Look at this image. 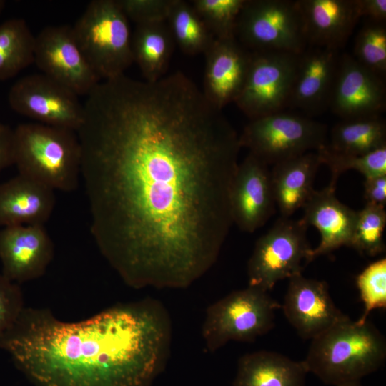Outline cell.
<instances>
[{
    "instance_id": "10",
    "label": "cell",
    "mask_w": 386,
    "mask_h": 386,
    "mask_svg": "<svg viewBox=\"0 0 386 386\" xmlns=\"http://www.w3.org/2000/svg\"><path fill=\"white\" fill-rule=\"evenodd\" d=\"M299 57L288 52H252L244 86L234 102L250 120L288 107Z\"/></svg>"
},
{
    "instance_id": "35",
    "label": "cell",
    "mask_w": 386,
    "mask_h": 386,
    "mask_svg": "<svg viewBox=\"0 0 386 386\" xmlns=\"http://www.w3.org/2000/svg\"><path fill=\"white\" fill-rule=\"evenodd\" d=\"M364 198L367 204L385 208L386 205V174L365 178Z\"/></svg>"
},
{
    "instance_id": "33",
    "label": "cell",
    "mask_w": 386,
    "mask_h": 386,
    "mask_svg": "<svg viewBox=\"0 0 386 386\" xmlns=\"http://www.w3.org/2000/svg\"><path fill=\"white\" fill-rule=\"evenodd\" d=\"M19 284L0 274V342L24 309Z\"/></svg>"
},
{
    "instance_id": "31",
    "label": "cell",
    "mask_w": 386,
    "mask_h": 386,
    "mask_svg": "<svg viewBox=\"0 0 386 386\" xmlns=\"http://www.w3.org/2000/svg\"><path fill=\"white\" fill-rule=\"evenodd\" d=\"M327 145L317 152L322 164L331 171V177L338 179L350 169L359 172L365 178L386 174V146L365 154L350 155L333 152Z\"/></svg>"
},
{
    "instance_id": "18",
    "label": "cell",
    "mask_w": 386,
    "mask_h": 386,
    "mask_svg": "<svg viewBox=\"0 0 386 386\" xmlns=\"http://www.w3.org/2000/svg\"><path fill=\"white\" fill-rule=\"evenodd\" d=\"M340 51L308 46L300 54L296 76L288 107L311 117L329 107Z\"/></svg>"
},
{
    "instance_id": "22",
    "label": "cell",
    "mask_w": 386,
    "mask_h": 386,
    "mask_svg": "<svg viewBox=\"0 0 386 386\" xmlns=\"http://www.w3.org/2000/svg\"><path fill=\"white\" fill-rule=\"evenodd\" d=\"M321 164L316 151L273 165L271 170L272 190L281 217H290L303 207L315 191L313 183Z\"/></svg>"
},
{
    "instance_id": "39",
    "label": "cell",
    "mask_w": 386,
    "mask_h": 386,
    "mask_svg": "<svg viewBox=\"0 0 386 386\" xmlns=\"http://www.w3.org/2000/svg\"><path fill=\"white\" fill-rule=\"evenodd\" d=\"M6 6V1L5 0H0V15L3 10L4 9Z\"/></svg>"
},
{
    "instance_id": "23",
    "label": "cell",
    "mask_w": 386,
    "mask_h": 386,
    "mask_svg": "<svg viewBox=\"0 0 386 386\" xmlns=\"http://www.w3.org/2000/svg\"><path fill=\"white\" fill-rule=\"evenodd\" d=\"M307 373L303 360L260 350L239 358L234 386H305Z\"/></svg>"
},
{
    "instance_id": "38",
    "label": "cell",
    "mask_w": 386,
    "mask_h": 386,
    "mask_svg": "<svg viewBox=\"0 0 386 386\" xmlns=\"http://www.w3.org/2000/svg\"><path fill=\"white\" fill-rule=\"evenodd\" d=\"M337 386H362L360 382H352V383H347L344 385H340Z\"/></svg>"
},
{
    "instance_id": "8",
    "label": "cell",
    "mask_w": 386,
    "mask_h": 386,
    "mask_svg": "<svg viewBox=\"0 0 386 386\" xmlns=\"http://www.w3.org/2000/svg\"><path fill=\"white\" fill-rule=\"evenodd\" d=\"M235 37L251 52L300 54L308 46L297 1L246 0Z\"/></svg>"
},
{
    "instance_id": "26",
    "label": "cell",
    "mask_w": 386,
    "mask_h": 386,
    "mask_svg": "<svg viewBox=\"0 0 386 386\" xmlns=\"http://www.w3.org/2000/svg\"><path fill=\"white\" fill-rule=\"evenodd\" d=\"M35 36L21 18L0 24V81L11 79L34 63Z\"/></svg>"
},
{
    "instance_id": "11",
    "label": "cell",
    "mask_w": 386,
    "mask_h": 386,
    "mask_svg": "<svg viewBox=\"0 0 386 386\" xmlns=\"http://www.w3.org/2000/svg\"><path fill=\"white\" fill-rule=\"evenodd\" d=\"M8 102L15 112L46 125L76 132L84 119L79 96L43 74L19 79L9 91Z\"/></svg>"
},
{
    "instance_id": "37",
    "label": "cell",
    "mask_w": 386,
    "mask_h": 386,
    "mask_svg": "<svg viewBox=\"0 0 386 386\" xmlns=\"http://www.w3.org/2000/svg\"><path fill=\"white\" fill-rule=\"evenodd\" d=\"M361 17L367 20L385 23L386 0H358Z\"/></svg>"
},
{
    "instance_id": "15",
    "label": "cell",
    "mask_w": 386,
    "mask_h": 386,
    "mask_svg": "<svg viewBox=\"0 0 386 386\" xmlns=\"http://www.w3.org/2000/svg\"><path fill=\"white\" fill-rule=\"evenodd\" d=\"M54 256L44 225H19L0 229L2 274L20 284L41 277Z\"/></svg>"
},
{
    "instance_id": "6",
    "label": "cell",
    "mask_w": 386,
    "mask_h": 386,
    "mask_svg": "<svg viewBox=\"0 0 386 386\" xmlns=\"http://www.w3.org/2000/svg\"><path fill=\"white\" fill-rule=\"evenodd\" d=\"M279 308L269 292L259 288L232 292L206 310L202 326L206 349L214 352L232 340L254 341L274 327Z\"/></svg>"
},
{
    "instance_id": "24",
    "label": "cell",
    "mask_w": 386,
    "mask_h": 386,
    "mask_svg": "<svg viewBox=\"0 0 386 386\" xmlns=\"http://www.w3.org/2000/svg\"><path fill=\"white\" fill-rule=\"evenodd\" d=\"M174 44L167 21L136 24L132 38L133 59L145 81H155L165 76Z\"/></svg>"
},
{
    "instance_id": "29",
    "label": "cell",
    "mask_w": 386,
    "mask_h": 386,
    "mask_svg": "<svg viewBox=\"0 0 386 386\" xmlns=\"http://www.w3.org/2000/svg\"><path fill=\"white\" fill-rule=\"evenodd\" d=\"M354 59L365 68L385 79L386 74L385 23L367 20L358 31Z\"/></svg>"
},
{
    "instance_id": "19",
    "label": "cell",
    "mask_w": 386,
    "mask_h": 386,
    "mask_svg": "<svg viewBox=\"0 0 386 386\" xmlns=\"http://www.w3.org/2000/svg\"><path fill=\"white\" fill-rule=\"evenodd\" d=\"M337 179L331 177L329 184L315 190L303 206L300 219L307 226L316 227L320 242L310 253L311 262L341 247H350L357 212L342 203L335 195Z\"/></svg>"
},
{
    "instance_id": "7",
    "label": "cell",
    "mask_w": 386,
    "mask_h": 386,
    "mask_svg": "<svg viewBox=\"0 0 386 386\" xmlns=\"http://www.w3.org/2000/svg\"><path fill=\"white\" fill-rule=\"evenodd\" d=\"M327 139L325 124L286 109L250 120L239 135L241 147L268 166L318 151Z\"/></svg>"
},
{
    "instance_id": "13",
    "label": "cell",
    "mask_w": 386,
    "mask_h": 386,
    "mask_svg": "<svg viewBox=\"0 0 386 386\" xmlns=\"http://www.w3.org/2000/svg\"><path fill=\"white\" fill-rule=\"evenodd\" d=\"M386 107L385 79L340 54L329 108L342 119L380 116Z\"/></svg>"
},
{
    "instance_id": "16",
    "label": "cell",
    "mask_w": 386,
    "mask_h": 386,
    "mask_svg": "<svg viewBox=\"0 0 386 386\" xmlns=\"http://www.w3.org/2000/svg\"><path fill=\"white\" fill-rule=\"evenodd\" d=\"M281 307L290 325L305 340H312L348 317L335 305L327 282L302 274L289 279Z\"/></svg>"
},
{
    "instance_id": "1",
    "label": "cell",
    "mask_w": 386,
    "mask_h": 386,
    "mask_svg": "<svg viewBox=\"0 0 386 386\" xmlns=\"http://www.w3.org/2000/svg\"><path fill=\"white\" fill-rule=\"evenodd\" d=\"M84 107L81 178L100 253L134 289L189 287L233 224L239 135L182 71L102 81Z\"/></svg>"
},
{
    "instance_id": "9",
    "label": "cell",
    "mask_w": 386,
    "mask_h": 386,
    "mask_svg": "<svg viewBox=\"0 0 386 386\" xmlns=\"http://www.w3.org/2000/svg\"><path fill=\"white\" fill-rule=\"evenodd\" d=\"M307 227L300 219L280 217L256 242L247 263L248 286L269 292L280 280L301 274L311 262Z\"/></svg>"
},
{
    "instance_id": "4",
    "label": "cell",
    "mask_w": 386,
    "mask_h": 386,
    "mask_svg": "<svg viewBox=\"0 0 386 386\" xmlns=\"http://www.w3.org/2000/svg\"><path fill=\"white\" fill-rule=\"evenodd\" d=\"M14 164L19 174L55 190L75 191L79 184L81 149L76 132L38 122L14 129Z\"/></svg>"
},
{
    "instance_id": "32",
    "label": "cell",
    "mask_w": 386,
    "mask_h": 386,
    "mask_svg": "<svg viewBox=\"0 0 386 386\" xmlns=\"http://www.w3.org/2000/svg\"><path fill=\"white\" fill-rule=\"evenodd\" d=\"M356 284L364 304L363 313L357 320L363 322L372 310L386 307V259L366 267L357 277Z\"/></svg>"
},
{
    "instance_id": "30",
    "label": "cell",
    "mask_w": 386,
    "mask_h": 386,
    "mask_svg": "<svg viewBox=\"0 0 386 386\" xmlns=\"http://www.w3.org/2000/svg\"><path fill=\"white\" fill-rule=\"evenodd\" d=\"M246 0L190 1L216 39H236L237 20Z\"/></svg>"
},
{
    "instance_id": "28",
    "label": "cell",
    "mask_w": 386,
    "mask_h": 386,
    "mask_svg": "<svg viewBox=\"0 0 386 386\" xmlns=\"http://www.w3.org/2000/svg\"><path fill=\"white\" fill-rule=\"evenodd\" d=\"M386 226L384 207L367 204L357 212L350 247L359 253L375 257L385 251L383 239Z\"/></svg>"
},
{
    "instance_id": "27",
    "label": "cell",
    "mask_w": 386,
    "mask_h": 386,
    "mask_svg": "<svg viewBox=\"0 0 386 386\" xmlns=\"http://www.w3.org/2000/svg\"><path fill=\"white\" fill-rule=\"evenodd\" d=\"M167 23L175 44L187 55L204 54L215 39L189 1L173 0Z\"/></svg>"
},
{
    "instance_id": "20",
    "label": "cell",
    "mask_w": 386,
    "mask_h": 386,
    "mask_svg": "<svg viewBox=\"0 0 386 386\" xmlns=\"http://www.w3.org/2000/svg\"><path fill=\"white\" fill-rule=\"evenodd\" d=\"M307 46L339 50L360 19L358 0L297 1Z\"/></svg>"
},
{
    "instance_id": "25",
    "label": "cell",
    "mask_w": 386,
    "mask_h": 386,
    "mask_svg": "<svg viewBox=\"0 0 386 386\" xmlns=\"http://www.w3.org/2000/svg\"><path fill=\"white\" fill-rule=\"evenodd\" d=\"M386 146V124L380 116L342 119L331 129L332 151L362 155Z\"/></svg>"
},
{
    "instance_id": "36",
    "label": "cell",
    "mask_w": 386,
    "mask_h": 386,
    "mask_svg": "<svg viewBox=\"0 0 386 386\" xmlns=\"http://www.w3.org/2000/svg\"><path fill=\"white\" fill-rule=\"evenodd\" d=\"M14 129L0 122V174L14 164Z\"/></svg>"
},
{
    "instance_id": "17",
    "label": "cell",
    "mask_w": 386,
    "mask_h": 386,
    "mask_svg": "<svg viewBox=\"0 0 386 386\" xmlns=\"http://www.w3.org/2000/svg\"><path fill=\"white\" fill-rule=\"evenodd\" d=\"M204 96L218 109L234 102L249 70L252 52L237 39H214L204 54Z\"/></svg>"
},
{
    "instance_id": "21",
    "label": "cell",
    "mask_w": 386,
    "mask_h": 386,
    "mask_svg": "<svg viewBox=\"0 0 386 386\" xmlns=\"http://www.w3.org/2000/svg\"><path fill=\"white\" fill-rule=\"evenodd\" d=\"M55 204L54 189L19 174L0 184V226L44 225Z\"/></svg>"
},
{
    "instance_id": "12",
    "label": "cell",
    "mask_w": 386,
    "mask_h": 386,
    "mask_svg": "<svg viewBox=\"0 0 386 386\" xmlns=\"http://www.w3.org/2000/svg\"><path fill=\"white\" fill-rule=\"evenodd\" d=\"M34 63L43 74L78 96H88L101 81L69 25L47 26L35 36Z\"/></svg>"
},
{
    "instance_id": "5",
    "label": "cell",
    "mask_w": 386,
    "mask_h": 386,
    "mask_svg": "<svg viewBox=\"0 0 386 386\" xmlns=\"http://www.w3.org/2000/svg\"><path fill=\"white\" fill-rule=\"evenodd\" d=\"M72 30L101 81L124 74L134 62L129 21L117 0L90 1Z\"/></svg>"
},
{
    "instance_id": "34",
    "label": "cell",
    "mask_w": 386,
    "mask_h": 386,
    "mask_svg": "<svg viewBox=\"0 0 386 386\" xmlns=\"http://www.w3.org/2000/svg\"><path fill=\"white\" fill-rule=\"evenodd\" d=\"M122 10L136 24L167 21L173 0H117Z\"/></svg>"
},
{
    "instance_id": "2",
    "label": "cell",
    "mask_w": 386,
    "mask_h": 386,
    "mask_svg": "<svg viewBox=\"0 0 386 386\" xmlns=\"http://www.w3.org/2000/svg\"><path fill=\"white\" fill-rule=\"evenodd\" d=\"M172 340L168 310L147 297L75 322L25 307L0 348L36 386H149Z\"/></svg>"
},
{
    "instance_id": "3",
    "label": "cell",
    "mask_w": 386,
    "mask_h": 386,
    "mask_svg": "<svg viewBox=\"0 0 386 386\" xmlns=\"http://www.w3.org/2000/svg\"><path fill=\"white\" fill-rule=\"evenodd\" d=\"M386 359V340L367 320L349 317L311 340L303 360L308 372L335 386L360 382Z\"/></svg>"
},
{
    "instance_id": "14",
    "label": "cell",
    "mask_w": 386,
    "mask_h": 386,
    "mask_svg": "<svg viewBox=\"0 0 386 386\" xmlns=\"http://www.w3.org/2000/svg\"><path fill=\"white\" fill-rule=\"evenodd\" d=\"M233 224L244 232L262 227L275 212L271 170L253 154L238 164L230 192Z\"/></svg>"
}]
</instances>
